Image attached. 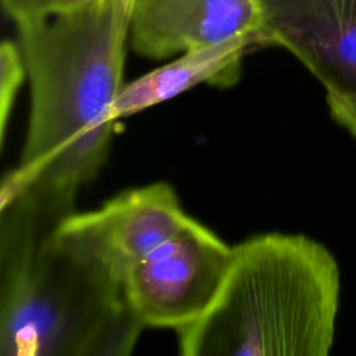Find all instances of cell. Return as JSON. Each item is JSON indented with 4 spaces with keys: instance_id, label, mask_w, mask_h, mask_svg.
Wrapping results in <instances>:
<instances>
[{
    "instance_id": "cell-8",
    "label": "cell",
    "mask_w": 356,
    "mask_h": 356,
    "mask_svg": "<svg viewBox=\"0 0 356 356\" xmlns=\"http://www.w3.org/2000/svg\"><path fill=\"white\" fill-rule=\"evenodd\" d=\"M256 46H261L257 38L241 36L181 53L175 60L124 83L113 104V115L115 120L132 115L200 83L231 88L241 76L243 57Z\"/></svg>"
},
{
    "instance_id": "cell-3",
    "label": "cell",
    "mask_w": 356,
    "mask_h": 356,
    "mask_svg": "<svg viewBox=\"0 0 356 356\" xmlns=\"http://www.w3.org/2000/svg\"><path fill=\"white\" fill-rule=\"evenodd\" d=\"M341 271L302 234L270 232L232 246L207 312L177 332L184 356H327L335 338Z\"/></svg>"
},
{
    "instance_id": "cell-7",
    "label": "cell",
    "mask_w": 356,
    "mask_h": 356,
    "mask_svg": "<svg viewBox=\"0 0 356 356\" xmlns=\"http://www.w3.org/2000/svg\"><path fill=\"white\" fill-rule=\"evenodd\" d=\"M259 0H132L129 38L147 58L214 46L241 36L260 44Z\"/></svg>"
},
{
    "instance_id": "cell-10",
    "label": "cell",
    "mask_w": 356,
    "mask_h": 356,
    "mask_svg": "<svg viewBox=\"0 0 356 356\" xmlns=\"http://www.w3.org/2000/svg\"><path fill=\"white\" fill-rule=\"evenodd\" d=\"M4 11L17 26L42 21L56 13L57 0H1Z\"/></svg>"
},
{
    "instance_id": "cell-11",
    "label": "cell",
    "mask_w": 356,
    "mask_h": 356,
    "mask_svg": "<svg viewBox=\"0 0 356 356\" xmlns=\"http://www.w3.org/2000/svg\"><path fill=\"white\" fill-rule=\"evenodd\" d=\"M100 0H57L56 6V13H63V11H71V10H78L82 7H86L89 4L97 3ZM54 13V14H56Z\"/></svg>"
},
{
    "instance_id": "cell-2",
    "label": "cell",
    "mask_w": 356,
    "mask_h": 356,
    "mask_svg": "<svg viewBox=\"0 0 356 356\" xmlns=\"http://www.w3.org/2000/svg\"><path fill=\"white\" fill-rule=\"evenodd\" d=\"M0 214V355H131L145 327L121 285L57 242L67 214L28 195Z\"/></svg>"
},
{
    "instance_id": "cell-6",
    "label": "cell",
    "mask_w": 356,
    "mask_h": 356,
    "mask_svg": "<svg viewBox=\"0 0 356 356\" xmlns=\"http://www.w3.org/2000/svg\"><path fill=\"white\" fill-rule=\"evenodd\" d=\"M261 46L291 51L323 85L332 120L356 138V0H259Z\"/></svg>"
},
{
    "instance_id": "cell-4",
    "label": "cell",
    "mask_w": 356,
    "mask_h": 356,
    "mask_svg": "<svg viewBox=\"0 0 356 356\" xmlns=\"http://www.w3.org/2000/svg\"><path fill=\"white\" fill-rule=\"evenodd\" d=\"M232 246L195 218L134 266L125 299L143 327L175 332L197 321L217 298Z\"/></svg>"
},
{
    "instance_id": "cell-5",
    "label": "cell",
    "mask_w": 356,
    "mask_h": 356,
    "mask_svg": "<svg viewBox=\"0 0 356 356\" xmlns=\"http://www.w3.org/2000/svg\"><path fill=\"white\" fill-rule=\"evenodd\" d=\"M191 218L168 182L122 191L100 207L63 217L54 231L71 254L122 286L128 271Z\"/></svg>"
},
{
    "instance_id": "cell-1",
    "label": "cell",
    "mask_w": 356,
    "mask_h": 356,
    "mask_svg": "<svg viewBox=\"0 0 356 356\" xmlns=\"http://www.w3.org/2000/svg\"><path fill=\"white\" fill-rule=\"evenodd\" d=\"M131 4L100 0L17 26L31 108L19 161L1 181L0 207L28 195L75 211L78 192L110 152Z\"/></svg>"
},
{
    "instance_id": "cell-9",
    "label": "cell",
    "mask_w": 356,
    "mask_h": 356,
    "mask_svg": "<svg viewBox=\"0 0 356 356\" xmlns=\"http://www.w3.org/2000/svg\"><path fill=\"white\" fill-rule=\"evenodd\" d=\"M28 78L19 44L4 40L0 46V143L4 146L8 118L13 113L17 93Z\"/></svg>"
}]
</instances>
